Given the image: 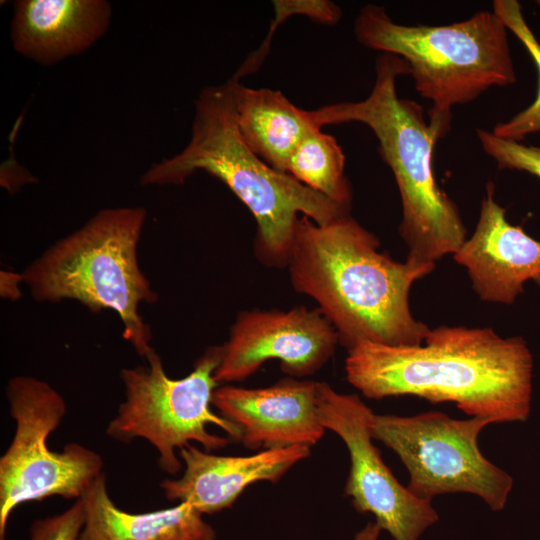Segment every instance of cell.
<instances>
[{
	"label": "cell",
	"instance_id": "18",
	"mask_svg": "<svg viewBox=\"0 0 540 540\" xmlns=\"http://www.w3.org/2000/svg\"><path fill=\"white\" fill-rule=\"evenodd\" d=\"M344 167L345 155L336 138L316 128L294 150L286 173L329 199L351 206L352 192Z\"/></svg>",
	"mask_w": 540,
	"mask_h": 540
},
{
	"label": "cell",
	"instance_id": "10",
	"mask_svg": "<svg viewBox=\"0 0 540 540\" xmlns=\"http://www.w3.org/2000/svg\"><path fill=\"white\" fill-rule=\"evenodd\" d=\"M319 418L346 445L350 469L344 493L360 513H371L394 540H419L439 520L430 501L416 497L394 477L372 440L374 413L356 394L318 383Z\"/></svg>",
	"mask_w": 540,
	"mask_h": 540
},
{
	"label": "cell",
	"instance_id": "11",
	"mask_svg": "<svg viewBox=\"0 0 540 540\" xmlns=\"http://www.w3.org/2000/svg\"><path fill=\"white\" fill-rule=\"evenodd\" d=\"M338 343L335 328L317 308L242 311L220 346L214 378L218 384L242 381L272 359L290 377H305L328 362Z\"/></svg>",
	"mask_w": 540,
	"mask_h": 540
},
{
	"label": "cell",
	"instance_id": "14",
	"mask_svg": "<svg viewBox=\"0 0 540 540\" xmlns=\"http://www.w3.org/2000/svg\"><path fill=\"white\" fill-rule=\"evenodd\" d=\"M310 448L292 446L249 456H224L188 444L178 452L183 474L177 479H165L160 487L170 501L189 503L201 514L217 513L231 507L249 485L277 482L310 456Z\"/></svg>",
	"mask_w": 540,
	"mask_h": 540
},
{
	"label": "cell",
	"instance_id": "9",
	"mask_svg": "<svg viewBox=\"0 0 540 540\" xmlns=\"http://www.w3.org/2000/svg\"><path fill=\"white\" fill-rule=\"evenodd\" d=\"M490 420H458L430 411L414 416L373 413V439L382 442L409 472L407 488L416 497L432 502L446 493H470L492 511L504 509L513 478L480 451L478 437Z\"/></svg>",
	"mask_w": 540,
	"mask_h": 540
},
{
	"label": "cell",
	"instance_id": "21",
	"mask_svg": "<svg viewBox=\"0 0 540 540\" xmlns=\"http://www.w3.org/2000/svg\"><path fill=\"white\" fill-rule=\"evenodd\" d=\"M476 134L483 151L499 169L525 171L540 179V147L502 139L484 129H477Z\"/></svg>",
	"mask_w": 540,
	"mask_h": 540
},
{
	"label": "cell",
	"instance_id": "12",
	"mask_svg": "<svg viewBox=\"0 0 540 540\" xmlns=\"http://www.w3.org/2000/svg\"><path fill=\"white\" fill-rule=\"evenodd\" d=\"M318 383L281 379L265 388L217 387L212 405L239 430L250 450L312 447L324 435L318 411Z\"/></svg>",
	"mask_w": 540,
	"mask_h": 540
},
{
	"label": "cell",
	"instance_id": "3",
	"mask_svg": "<svg viewBox=\"0 0 540 540\" xmlns=\"http://www.w3.org/2000/svg\"><path fill=\"white\" fill-rule=\"evenodd\" d=\"M198 171L218 178L249 209L257 223L255 255L270 267L287 266L299 214L325 225L350 213V206L273 169L249 148L237 124L231 79L200 92L188 145L153 164L140 183L180 185Z\"/></svg>",
	"mask_w": 540,
	"mask_h": 540
},
{
	"label": "cell",
	"instance_id": "1",
	"mask_svg": "<svg viewBox=\"0 0 540 540\" xmlns=\"http://www.w3.org/2000/svg\"><path fill=\"white\" fill-rule=\"evenodd\" d=\"M347 351V380L369 399L413 395L452 402L491 423L525 422L530 415L533 359L520 337L439 326L419 346L362 342Z\"/></svg>",
	"mask_w": 540,
	"mask_h": 540
},
{
	"label": "cell",
	"instance_id": "8",
	"mask_svg": "<svg viewBox=\"0 0 540 540\" xmlns=\"http://www.w3.org/2000/svg\"><path fill=\"white\" fill-rule=\"evenodd\" d=\"M15 421L11 443L0 457V540L10 515L27 502L59 496L79 499L103 474L100 454L78 443L53 451L47 440L66 414L62 395L46 381L15 376L6 386Z\"/></svg>",
	"mask_w": 540,
	"mask_h": 540
},
{
	"label": "cell",
	"instance_id": "17",
	"mask_svg": "<svg viewBox=\"0 0 540 540\" xmlns=\"http://www.w3.org/2000/svg\"><path fill=\"white\" fill-rule=\"evenodd\" d=\"M235 115L249 148L273 169L286 173L288 161L315 126L309 111L278 90L249 88L232 76Z\"/></svg>",
	"mask_w": 540,
	"mask_h": 540
},
{
	"label": "cell",
	"instance_id": "6",
	"mask_svg": "<svg viewBox=\"0 0 540 540\" xmlns=\"http://www.w3.org/2000/svg\"><path fill=\"white\" fill-rule=\"evenodd\" d=\"M507 31L493 10L449 25L410 26L395 22L383 6L367 4L354 22L361 45L407 63L416 91L431 103L429 120L447 131L454 106L515 83Z\"/></svg>",
	"mask_w": 540,
	"mask_h": 540
},
{
	"label": "cell",
	"instance_id": "2",
	"mask_svg": "<svg viewBox=\"0 0 540 540\" xmlns=\"http://www.w3.org/2000/svg\"><path fill=\"white\" fill-rule=\"evenodd\" d=\"M350 213L318 225L296 222L286 268L292 287L313 299L347 350L362 342L419 346L429 327L409 307L413 283L435 268L393 260Z\"/></svg>",
	"mask_w": 540,
	"mask_h": 540
},
{
	"label": "cell",
	"instance_id": "23",
	"mask_svg": "<svg viewBox=\"0 0 540 540\" xmlns=\"http://www.w3.org/2000/svg\"><path fill=\"white\" fill-rule=\"evenodd\" d=\"M381 530L376 522H369L355 535L354 540H378Z\"/></svg>",
	"mask_w": 540,
	"mask_h": 540
},
{
	"label": "cell",
	"instance_id": "13",
	"mask_svg": "<svg viewBox=\"0 0 540 540\" xmlns=\"http://www.w3.org/2000/svg\"><path fill=\"white\" fill-rule=\"evenodd\" d=\"M494 192L489 182L475 231L453 256L467 269L481 300L511 304L524 283L540 275V241L507 221Z\"/></svg>",
	"mask_w": 540,
	"mask_h": 540
},
{
	"label": "cell",
	"instance_id": "4",
	"mask_svg": "<svg viewBox=\"0 0 540 540\" xmlns=\"http://www.w3.org/2000/svg\"><path fill=\"white\" fill-rule=\"evenodd\" d=\"M405 74H409V67L402 58L381 53L375 61L373 87L365 99L326 105L310 110L309 116L319 128L359 122L372 130L400 193L399 233L409 249L407 258L435 263L459 250L467 230L433 170L435 144L448 131L427 121L420 104L398 96L396 80Z\"/></svg>",
	"mask_w": 540,
	"mask_h": 540
},
{
	"label": "cell",
	"instance_id": "20",
	"mask_svg": "<svg viewBox=\"0 0 540 540\" xmlns=\"http://www.w3.org/2000/svg\"><path fill=\"white\" fill-rule=\"evenodd\" d=\"M273 7L274 19L270 24L267 37L233 75L239 80L241 77L254 73L259 69L268 55L271 39L276 28L289 17L304 15L315 22L334 25L339 22L342 16L341 8L328 0H275L273 1Z\"/></svg>",
	"mask_w": 540,
	"mask_h": 540
},
{
	"label": "cell",
	"instance_id": "19",
	"mask_svg": "<svg viewBox=\"0 0 540 540\" xmlns=\"http://www.w3.org/2000/svg\"><path fill=\"white\" fill-rule=\"evenodd\" d=\"M493 11L524 45L539 74V88L534 102L510 120L497 123L492 130L497 137L520 142L526 136L540 132V43L527 25L517 1L495 0Z\"/></svg>",
	"mask_w": 540,
	"mask_h": 540
},
{
	"label": "cell",
	"instance_id": "25",
	"mask_svg": "<svg viewBox=\"0 0 540 540\" xmlns=\"http://www.w3.org/2000/svg\"><path fill=\"white\" fill-rule=\"evenodd\" d=\"M537 3L540 5V1H537Z\"/></svg>",
	"mask_w": 540,
	"mask_h": 540
},
{
	"label": "cell",
	"instance_id": "7",
	"mask_svg": "<svg viewBox=\"0 0 540 540\" xmlns=\"http://www.w3.org/2000/svg\"><path fill=\"white\" fill-rule=\"evenodd\" d=\"M145 359L147 365L121 370L125 400L106 428L109 437L123 443L146 440L157 451L161 470L170 475L181 470L177 452L191 442L211 451L239 441L238 428L211 409L220 346L206 349L181 379L167 375L155 349Z\"/></svg>",
	"mask_w": 540,
	"mask_h": 540
},
{
	"label": "cell",
	"instance_id": "16",
	"mask_svg": "<svg viewBox=\"0 0 540 540\" xmlns=\"http://www.w3.org/2000/svg\"><path fill=\"white\" fill-rule=\"evenodd\" d=\"M85 522L77 540H215L213 527L192 505L128 513L112 501L103 473L81 497Z\"/></svg>",
	"mask_w": 540,
	"mask_h": 540
},
{
	"label": "cell",
	"instance_id": "5",
	"mask_svg": "<svg viewBox=\"0 0 540 540\" xmlns=\"http://www.w3.org/2000/svg\"><path fill=\"white\" fill-rule=\"evenodd\" d=\"M146 216L141 207L101 210L47 248L20 274L37 302L68 299L92 312L117 313L123 338L143 358L154 348L150 327L139 308L157 301L137 255Z\"/></svg>",
	"mask_w": 540,
	"mask_h": 540
},
{
	"label": "cell",
	"instance_id": "24",
	"mask_svg": "<svg viewBox=\"0 0 540 540\" xmlns=\"http://www.w3.org/2000/svg\"><path fill=\"white\" fill-rule=\"evenodd\" d=\"M534 281H536V282L540 285V275H538V276L534 279Z\"/></svg>",
	"mask_w": 540,
	"mask_h": 540
},
{
	"label": "cell",
	"instance_id": "22",
	"mask_svg": "<svg viewBox=\"0 0 540 540\" xmlns=\"http://www.w3.org/2000/svg\"><path fill=\"white\" fill-rule=\"evenodd\" d=\"M85 522L81 498L61 514L35 520L30 528V540H77Z\"/></svg>",
	"mask_w": 540,
	"mask_h": 540
},
{
	"label": "cell",
	"instance_id": "15",
	"mask_svg": "<svg viewBox=\"0 0 540 540\" xmlns=\"http://www.w3.org/2000/svg\"><path fill=\"white\" fill-rule=\"evenodd\" d=\"M104 0H20L14 3L11 40L21 55L51 65L92 46L107 31Z\"/></svg>",
	"mask_w": 540,
	"mask_h": 540
}]
</instances>
